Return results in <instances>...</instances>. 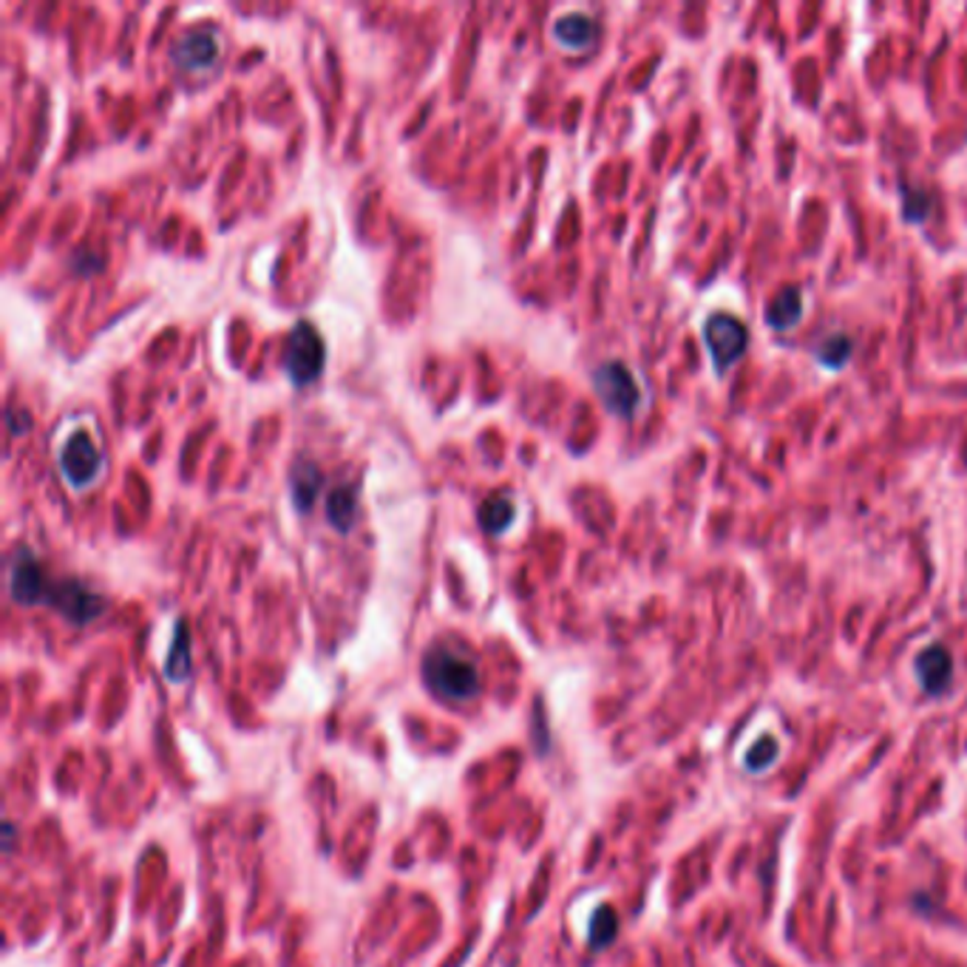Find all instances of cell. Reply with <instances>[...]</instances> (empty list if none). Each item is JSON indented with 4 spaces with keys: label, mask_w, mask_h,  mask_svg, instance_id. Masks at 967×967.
Instances as JSON below:
<instances>
[{
    "label": "cell",
    "mask_w": 967,
    "mask_h": 967,
    "mask_svg": "<svg viewBox=\"0 0 967 967\" xmlns=\"http://www.w3.org/2000/svg\"><path fill=\"white\" fill-rule=\"evenodd\" d=\"M815 356L826 370H840L842 363L849 361L851 356V338H846V335L826 338V341L815 349Z\"/></svg>",
    "instance_id": "e0dca14e"
},
{
    "label": "cell",
    "mask_w": 967,
    "mask_h": 967,
    "mask_svg": "<svg viewBox=\"0 0 967 967\" xmlns=\"http://www.w3.org/2000/svg\"><path fill=\"white\" fill-rule=\"evenodd\" d=\"M917 678L928 696H940L951 687L954 678V655L942 644H931L919 653L917 659Z\"/></svg>",
    "instance_id": "9c48e42d"
},
{
    "label": "cell",
    "mask_w": 967,
    "mask_h": 967,
    "mask_svg": "<svg viewBox=\"0 0 967 967\" xmlns=\"http://www.w3.org/2000/svg\"><path fill=\"white\" fill-rule=\"evenodd\" d=\"M46 605L55 607L71 625H89L103 616L108 602L94 587L83 585L80 579H63V582H51Z\"/></svg>",
    "instance_id": "5b68a950"
},
{
    "label": "cell",
    "mask_w": 967,
    "mask_h": 967,
    "mask_svg": "<svg viewBox=\"0 0 967 967\" xmlns=\"http://www.w3.org/2000/svg\"><path fill=\"white\" fill-rule=\"evenodd\" d=\"M511 522H514V502L509 497L494 494L480 505V525L488 534H500V531L509 528Z\"/></svg>",
    "instance_id": "9a60e30c"
},
{
    "label": "cell",
    "mask_w": 967,
    "mask_h": 967,
    "mask_svg": "<svg viewBox=\"0 0 967 967\" xmlns=\"http://www.w3.org/2000/svg\"><path fill=\"white\" fill-rule=\"evenodd\" d=\"M100 468V452L97 446L91 443V438L85 432H77L74 438H69V443L63 446L60 454V471L69 480V486L85 488L91 486V480L97 477Z\"/></svg>",
    "instance_id": "ba28073f"
},
{
    "label": "cell",
    "mask_w": 967,
    "mask_h": 967,
    "mask_svg": "<svg viewBox=\"0 0 967 967\" xmlns=\"http://www.w3.org/2000/svg\"><path fill=\"white\" fill-rule=\"evenodd\" d=\"M321 486H324V477H321L318 463L306 457L295 459L293 471H290V494H293V505L301 514L313 509L315 500H318Z\"/></svg>",
    "instance_id": "30bf717a"
},
{
    "label": "cell",
    "mask_w": 967,
    "mask_h": 967,
    "mask_svg": "<svg viewBox=\"0 0 967 967\" xmlns=\"http://www.w3.org/2000/svg\"><path fill=\"white\" fill-rule=\"evenodd\" d=\"M222 55V43H219L217 28L196 26L179 37L171 46V60L182 71H205L217 63Z\"/></svg>",
    "instance_id": "52a82bcc"
},
{
    "label": "cell",
    "mask_w": 967,
    "mask_h": 967,
    "mask_svg": "<svg viewBox=\"0 0 967 967\" xmlns=\"http://www.w3.org/2000/svg\"><path fill=\"white\" fill-rule=\"evenodd\" d=\"M324 361H327V347L321 341L318 329L313 324H306V321H299L293 333H290V341H287V377L295 386H306L324 372Z\"/></svg>",
    "instance_id": "7a4b0ae2"
},
{
    "label": "cell",
    "mask_w": 967,
    "mask_h": 967,
    "mask_svg": "<svg viewBox=\"0 0 967 967\" xmlns=\"http://www.w3.org/2000/svg\"><path fill=\"white\" fill-rule=\"evenodd\" d=\"M71 267H74L77 276H89V272L103 267V258H97L91 251H80L74 258H71Z\"/></svg>",
    "instance_id": "ffe728a7"
},
{
    "label": "cell",
    "mask_w": 967,
    "mask_h": 967,
    "mask_svg": "<svg viewBox=\"0 0 967 967\" xmlns=\"http://www.w3.org/2000/svg\"><path fill=\"white\" fill-rule=\"evenodd\" d=\"M165 675L171 681H185L190 675V633L185 621H176L174 644H171V655L165 662Z\"/></svg>",
    "instance_id": "5bb4252c"
},
{
    "label": "cell",
    "mask_w": 967,
    "mask_h": 967,
    "mask_svg": "<svg viewBox=\"0 0 967 967\" xmlns=\"http://www.w3.org/2000/svg\"><path fill=\"white\" fill-rule=\"evenodd\" d=\"M902 213L908 222H925L931 213V196L919 188H902Z\"/></svg>",
    "instance_id": "ac0fdd59"
},
{
    "label": "cell",
    "mask_w": 967,
    "mask_h": 967,
    "mask_svg": "<svg viewBox=\"0 0 967 967\" xmlns=\"http://www.w3.org/2000/svg\"><path fill=\"white\" fill-rule=\"evenodd\" d=\"M554 37L557 43H562L564 49H573V51H585L591 49L593 43L598 37V28L593 18L587 14H562L557 23H554Z\"/></svg>",
    "instance_id": "8fae6325"
},
{
    "label": "cell",
    "mask_w": 967,
    "mask_h": 967,
    "mask_svg": "<svg viewBox=\"0 0 967 967\" xmlns=\"http://www.w3.org/2000/svg\"><path fill=\"white\" fill-rule=\"evenodd\" d=\"M12 837H14V826L12 823H7V851H9V846H12Z\"/></svg>",
    "instance_id": "7402d4cb"
},
{
    "label": "cell",
    "mask_w": 967,
    "mask_h": 967,
    "mask_svg": "<svg viewBox=\"0 0 967 967\" xmlns=\"http://www.w3.org/2000/svg\"><path fill=\"white\" fill-rule=\"evenodd\" d=\"M616 931H619V919H616V911H613L610 905H598L596 913L591 919V947L602 951V947L610 945L616 940Z\"/></svg>",
    "instance_id": "2e32d148"
},
{
    "label": "cell",
    "mask_w": 967,
    "mask_h": 967,
    "mask_svg": "<svg viewBox=\"0 0 967 967\" xmlns=\"http://www.w3.org/2000/svg\"><path fill=\"white\" fill-rule=\"evenodd\" d=\"M778 752H780L778 741L769 738V735H764L758 744L746 752V769H749V772H760V769H766V766L778 758Z\"/></svg>",
    "instance_id": "d6986e66"
},
{
    "label": "cell",
    "mask_w": 967,
    "mask_h": 967,
    "mask_svg": "<svg viewBox=\"0 0 967 967\" xmlns=\"http://www.w3.org/2000/svg\"><path fill=\"white\" fill-rule=\"evenodd\" d=\"M327 520L335 531L347 534L358 520V491L356 486H338L327 497Z\"/></svg>",
    "instance_id": "4fadbf2b"
},
{
    "label": "cell",
    "mask_w": 967,
    "mask_h": 967,
    "mask_svg": "<svg viewBox=\"0 0 967 967\" xmlns=\"http://www.w3.org/2000/svg\"><path fill=\"white\" fill-rule=\"evenodd\" d=\"M51 582L43 573L40 562L32 557V550L21 548L14 554L12 568H9V593L18 605H46Z\"/></svg>",
    "instance_id": "8992f818"
},
{
    "label": "cell",
    "mask_w": 967,
    "mask_h": 967,
    "mask_svg": "<svg viewBox=\"0 0 967 967\" xmlns=\"http://www.w3.org/2000/svg\"><path fill=\"white\" fill-rule=\"evenodd\" d=\"M7 420H9V429H12V434H26V429L32 426V418H28L26 411H21V415L14 418V411L9 409Z\"/></svg>",
    "instance_id": "44dd1931"
},
{
    "label": "cell",
    "mask_w": 967,
    "mask_h": 967,
    "mask_svg": "<svg viewBox=\"0 0 967 967\" xmlns=\"http://www.w3.org/2000/svg\"><path fill=\"white\" fill-rule=\"evenodd\" d=\"M593 389L605 409L616 418H633L641 404L639 383L625 363L607 361L593 370Z\"/></svg>",
    "instance_id": "3957f363"
},
{
    "label": "cell",
    "mask_w": 967,
    "mask_h": 967,
    "mask_svg": "<svg viewBox=\"0 0 967 967\" xmlns=\"http://www.w3.org/2000/svg\"><path fill=\"white\" fill-rule=\"evenodd\" d=\"M423 681L438 698L471 701L480 692V669L457 648H432L423 655Z\"/></svg>",
    "instance_id": "6da1fadb"
},
{
    "label": "cell",
    "mask_w": 967,
    "mask_h": 967,
    "mask_svg": "<svg viewBox=\"0 0 967 967\" xmlns=\"http://www.w3.org/2000/svg\"><path fill=\"white\" fill-rule=\"evenodd\" d=\"M803 315V295L797 287H787L780 290L769 306H766V324L772 329H789L794 327Z\"/></svg>",
    "instance_id": "7c38bea8"
},
{
    "label": "cell",
    "mask_w": 967,
    "mask_h": 967,
    "mask_svg": "<svg viewBox=\"0 0 967 967\" xmlns=\"http://www.w3.org/2000/svg\"><path fill=\"white\" fill-rule=\"evenodd\" d=\"M703 341H707V349H710L715 372L718 375H724L732 363L744 356L746 347H749V329H746L744 321L735 318V315L718 313L710 315L707 324H703Z\"/></svg>",
    "instance_id": "277c9868"
}]
</instances>
